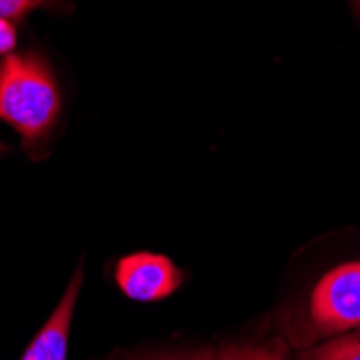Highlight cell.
<instances>
[{"label": "cell", "mask_w": 360, "mask_h": 360, "mask_svg": "<svg viewBox=\"0 0 360 360\" xmlns=\"http://www.w3.org/2000/svg\"><path fill=\"white\" fill-rule=\"evenodd\" d=\"M60 112L56 80L37 54H9L0 60V121L30 145L54 127Z\"/></svg>", "instance_id": "cell-1"}, {"label": "cell", "mask_w": 360, "mask_h": 360, "mask_svg": "<svg viewBox=\"0 0 360 360\" xmlns=\"http://www.w3.org/2000/svg\"><path fill=\"white\" fill-rule=\"evenodd\" d=\"M311 321L319 335L360 328V261L326 272L311 293Z\"/></svg>", "instance_id": "cell-2"}, {"label": "cell", "mask_w": 360, "mask_h": 360, "mask_svg": "<svg viewBox=\"0 0 360 360\" xmlns=\"http://www.w3.org/2000/svg\"><path fill=\"white\" fill-rule=\"evenodd\" d=\"M184 276L165 255L134 252L117 264V285L127 298L139 302L165 300L177 291Z\"/></svg>", "instance_id": "cell-3"}, {"label": "cell", "mask_w": 360, "mask_h": 360, "mask_svg": "<svg viewBox=\"0 0 360 360\" xmlns=\"http://www.w3.org/2000/svg\"><path fill=\"white\" fill-rule=\"evenodd\" d=\"M82 283V270H78L63 293V298L46 326L39 330V335L32 339V343L26 347L22 360H68V345H70V328H72V317L74 307Z\"/></svg>", "instance_id": "cell-4"}, {"label": "cell", "mask_w": 360, "mask_h": 360, "mask_svg": "<svg viewBox=\"0 0 360 360\" xmlns=\"http://www.w3.org/2000/svg\"><path fill=\"white\" fill-rule=\"evenodd\" d=\"M307 358L309 360H360V330L319 345Z\"/></svg>", "instance_id": "cell-5"}, {"label": "cell", "mask_w": 360, "mask_h": 360, "mask_svg": "<svg viewBox=\"0 0 360 360\" xmlns=\"http://www.w3.org/2000/svg\"><path fill=\"white\" fill-rule=\"evenodd\" d=\"M54 0H0V20L18 22L26 18L30 11H35L39 7H48Z\"/></svg>", "instance_id": "cell-6"}, {"label": "cell", "mask_w": 360, "mask_h": 360, "mask_svg": "<svg viewBox=\"0 0 360 360\" xmlns=\"http://www.w3.org/2000/svg\"><path fill=\"white\" fill-rule=\"evenodd\" d=\"M220 358L222 360H285V356L274 352V349H266V347H240V345L224 347L220 352Z\"/></svg>", "instance_id": "cell-7"}, {"label": "cell", "mask_w": 360, "mask_h": 360, "mask_svg": "<svg viewBox=\"0 0 360 360\" xmlns=\"http://www.w3.org/2000/svg\"><path fill=\"white\" fill-rule=\"evenodd\" d=\"M18 46V28L15 22L0 20V54L9 56Z\"/></svg>", "instance_id": "cell-8"}, {"label": "cell", "mask_w": 360, "mask_h": 360, "mask_svg": "<svg viewBox=\"0 0 360 360\" xmlns=\"http://www.w3.org/2000/svg\"><path fill=\"white\" fill-rule=\"evenodd\" d=\"M165 360H222L220 354L216 356H188V358H165Z\"/></svg>", "instance_id": "cell-9"}, {"label": "cell", "mask_w": 360, "mask_h": 360, "mask_svg": "<svg viewBox=\"0 0 360 360\" xmlns=\"http://www.w3.org/2000/svg\"><path fill=\"white\" fill-rule=\"evenodd\" d=\"M3 149H5V145H3V143H0V151H3Z\"/></svg>", "instance_id": "cell-10"}, {"label": "cell", "mask_w": 360, "mask_h": 360, "mask_svg": "<svg viewBox=\"0 0 360 360\" xmlns=\"http://www.w3.org/2000/svg\"><path fill=\"white\" fill-rule=\"evenodd\" d=\"M358 5H360V0H358Z\"/></svg>", "instance_id": "cell-11"}]
</instances>
